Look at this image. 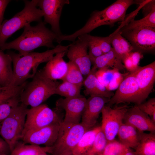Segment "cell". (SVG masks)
<instances>
[{
    "mask_svg": "<svg viewBox=\"0 0 155 155\" xmlns=\"http://www.w3.org/2000/svg\"><path fill=\"white\" fill-rule=\"evenodd\" d=\"M58 36L47 28L42 21L34 26L30 24L26 25L20 36L10 42L5 43L0 47V49L3 51L14 49L18 51L20 55L23 56L40 47L54 48L53 42L56 41Z\"/></svg>",
    "mask_w": 155,
    "mask_h": 155,
    "instance_id": "cell-1",
    "label": "cell"
},
{
    "mask_svg": "<svg viewBox=\"0 0 155 155\" xmlns=\"http://www.w3.org/2000/svg\"><path fill=\"white\" fill-rule=\"evenodd\" d=\"M69 46H63L60 44L51 50L41 53L32 52L23 56L8 51L7 53L11 57L13 63V78L8 86H20L28 79L32 78L40 64L48 62L58 52L68 51Z\"/></svg>",
    "mask_w": 155,
    "mask_h": 155,
    "instance_id": "cell-2",
    "label": "cell"
},
{
    "mask_svg": "<svg viewBox=\"0 0 155 155\" xmlns=\"http://www.w3.org/2000/svg\"><path fill=\"white\" fill-rule=\"evenodd\" d=\"M139 2L133 0H117L103 10L94 11L82 28L71 34L61 35L59 38V41L73 42L79 36L88 34L99 26L104 25L113 26L117 22H123L129 7Z\"/></svg>",
    "mask_w": 155,
    "mask_h": 155,
    "instance_id": "cell-3",
    "label": "cell"
},
{
    "mask_svg": "<svg viewBox=\"0 0 155 155\" xmlns=\"http://www.w3.org/2000/svg\"><path fill=\"white\" fill-rule=\"evenodd\" d=\"M32 80L28 82L20 95V102L28 106H38L55 94L60 83L45 76L40 70L37 71Z\"/></svg>",
    "mask_w": 155,
    "mask_h": 155,
    "instance_id": "cell-4",
    "label": "cell"
},
{
    "mask_svg": "<svg viewBox=\"0 0 155 155\" xmlns=\"http://www.w3.org/2000/svg\"><path fill=\"white\" fill-rule=\"evenodd\" d=\"M24 1L25 6L22 11L3 22L0 27V47L19 30L32 22L38 23L42 21L43 13L41 10L37 8L38 0Z\"/></svg>",
    "mask_w": 155,
    "mask_h": 155,
    "instance_id": "cell-5",
    "label": "cell"
},
{
    "mask_svg": "<svg viewBox=\"0 0 155 155\" xmlns=\"http://www.w3.org/2000/svg\"><path fill=\"white\" fill-rule=\"evenodd\" d=\"M90 129L81 123H71L62 121L58 136L50 153L53 155H70L84 134Z\"/></svg>",
    "mask_w": 155,
    "mask_h": 155,
    "instance_id": "cell-6",
    "label": "cell"
},
{
    "mask_svg": "<svg viewBox=\"0 0 155 155\" xmlns=\"http://www.w3.org/2000/svg\"><path fill=\"white\" fill-rule=\"evenodd\" d=\"M27 109L21 103L0 123V135L8 145L10 152L22 138Z\"/></svg>",
    "mask_w": 155,
    "mask_h": 155,
    "instance_id": "cell-7",
    "label": "cell"
},
{
    "mask_svg": "<svg viewBox=\"0 0 155 155\" xmlns=\"http://www.w3.org/2000/svg\"><path fill=\"white\" fill-rule=\"evenodd\" d=\"M26 117L22 137L27 131L61 122L56 112L45 104L28 108Z\"/></svg>",
    "mask_w": 155,
    "mask_h": 155,
    "instance_id": "cell-8",
    "label": "cell"
},
{
    "mask_svg": "<svg viewBox=\"0 0 155 155\" xmlns=\"http://www.w3.org/2000/svg\"><path fill=\"white\" fill-rule=\"evenodd\" d=\"M120 30L122 35L131 44L134 51L142 53L154 52L155 28L146 27L128 30Z\"/></svg>",
    "mask_w": 155,
    "mask_h": 155,
    "instance_id": "cell-9",
    "label": "cell"
},
{
    "mask_svg": "<svg viewBox=\"0 0 155 155\" xmlns=\"http://www.w3.org/2000/svg\"><path fill=\"white\" fill-rule=\"evenodd\" d=\"M128 109L126 105L117 106L113 108L105 105L103 107L101 112L100 127L108 142L115 139Z\"/></svg>",
    "mask_w": 155,
    "mask_h": 155,
    "instance_id": "cell-10",
    "label": "cell"
},
{
    "mask_svg": "<svg viewBox=\"0 0 155 155\" xmlns=\"http://www.w3.org/2000/svg\"><path fill=\"white\" fill-rule=\"evenodd\" d=\"M135 71L129 72L124 78L110 99L107 106L111 107L115 104L121 103H133L137 105L141 104Z\"/></svg>",
    "mask_w": 155,
    "mask_h": 155,
    "instance_id": "cell-11",
    "label": "cell"
},
{
    "mask_svg": "<svg viewBox=\"0 0 155 155\" xmlns=\"http://www.w3.org/2000/svg\"><path fill=\"white\" fill-rule=\"evenodd\" d=\"M69 3L68 0H38L37 7L43 13V22L50 24L51 30L58 36L62 35L59 22L63 8Z\"/></svg>",
    "mask_w": 155,
    "mask_h": 155,
    "instance_id": "cell-12",
    "label": "cell"
},
{
    "mask_svg": "<svg viewBox=\"0 0 155 155\" xmlns=\"http://www.w3.org/2000/svg\"><path fill=\"white\" fill-rule=\"evenodd\" d=\"M78 38L70 44L67 55L69 61L76 64L83 75L87 76L91 71L92 64L87 52L88 44L82 36Z\"/></svg>",
    "mask_w": 155,
    "mask_h": 155,
    "instance_id": "cell-13",
    "label": "cell"
},
{
    "mask_svg": "<svg viewBox=\"0 0 155 155\" xmlns=\"http://www.w3.org/2000/svg\"><path fill=\"white\" fill-rule=\"evenodd\" d=\"M61 122L27 131L24 134L21 140L25 144L52 146L57 138L60 125Z\"/></svg>",
    "mask_w": 155,
    "mask_h": 155,
    "instance_id": "cell-14",
    "label": "cell"
},
{
    "mask_svg": "<svg viewBox=\"0 0 155 155\" xmlns=\"http://www.w3.org/2000/svg\"><path fill=\"white\" fill-rule=\"evenodd\" d=\"M87 99L84 96L60 98L56 101V106L58 109H63L65 112L64 122L71 123H80Z\"/></svg>",
    "mask_w": 155,
    "mask_h": 155,
    "instance_id": "cell-15",
    "label": "cell"
},
{
    "mask_svg": "<svg viewBox=\"0 0 155 155\" xmlns=\"http://www.w3.org/2000/svg\"><path fill=\"white\" fill-rule=\"evenodd\" d=\"M139 90L141 103L152 92L155 81V61L143 67L139 66L135 71Z\"/></svg>",
    "mask_w": 155,
    "mask_h": 155,
    "instance_id": "cell-16",
    "label": "cell"
},
{
    "mask_svg": "<svg viewBox=\"0 0 155 155\" xmlns=\"http://www.w3.org/2000/svg\"><path fill=\"white\" fill-rule=\"evenodd\" d=\"M110 99L102 97L90 96L87 99L81 123L89 129H91L95 125L105 104Z\"/></svg>",
    "mask_w": 155,
    "mask_h": 155,
    "instance_id": "cell-17",
    "label": "cell"
},
{
    "mask_svg": "<svg viewBox=\"0 0 155 155\" xmlns=\"http://www.w3.org/2000/svg\"><path fill=\"white\" fill-rule=\"evenodd\" d=\"M123 123L134 127L138 131L155 133V123L147 114L141 111L137 105L128 108Z\"/></svg>",
    "mask_w": 155,
    "mask_h": 155,
    "instance_id": "cell-18",
    "label": "cell"
},
{
    "mask_svg": "<svg viewBox=\"0 0 155 155\" xmlns=\"http://www.w3.org/2000/svg\"><path fill=\"white\" fill-rule=\"evenodd\" d=\"M67 51L56 53L48 62L43 69L42 73L47 78L56 80H62L68 69V64L63 59Z\"/></svg>",
    "mask_w": 155,
    "mask_h": 155,
    "instance_id": "cell-19",
    "label": "cell"
},
{
    "mask_svg": "<svg viewBox=\"0 0 155 155\" xmlns=\"http://www.w3.org/2000/svg\"><path fill=\"white\" fill-rule=\"evenodd\" d=\"M97 70L95 69L91 68L90 73L84 80L83 85L85 88L84 93L90 96H100L110 99L114 93L108 90L99 82L95 76Z\"/></svg>",
    "mask_w": 155,
    "mask_h": 155,
    "instance_id": "cell-20",
    "label": "cell"
},
{
    "mask_svg": "<svg viewBox=\"0 0 155 155\" xmlns=\"http://www.w3.org/2000/svg\"><path fill=\"white\" fill-rule=\"evenodd\" d=\"M92 67L97 70L102 68L116 69L124 71L125 67L121 59L112 48L108 52L91 60Z\"/></svg>",
    "mask_w": 155,
    "mask_h": 155,
    "instance_id": "cell-21",
    "label": "cell"
},
{
    "mask_svg": "<svg viewBox=\"0 0 155 155\" xmlns=\"http://www.w3.org/2000/svg\"><path fill=\"white\" fill-rule=\"evenodd\" d=\"M117 135L119 142L128 148L135 149L138 144V131L131 125L123 123L118 130Z\"/></svg>",
    "mask_w": 155,
    "mask_h": 155,
    "instance_id": "cell-22",
    "label": "cell"
},
{
    "mask_svg": "<svg viewBox=\"0 0 155 155\" xmlns=\"http://www.w3.org/2000/svg\"><path fill=\"white\" fill-rule=\"evenodd\" d=\"M101 129L100 126H99L86 131L73 150L72 155H88L96 136Z\"/></svg>",
    "mask_w": 155,
    "mask_h": 155,
    "instance_id": "cell-23",
    "label": "cell"
},
{
    "mask_svg": "<svg viewBox=\"0 0 155 155\" xmlns=\"http://www.w3.org/2000/svg\"><path fill=\"white\" fill-rule=\"evenodd\" d=\"M109 36L112 48L122 61L129 53L134 51L131 44L122 35L120 30H116Z\"/></svg>",
    "mask_w": 155,
    "mask_h": 155,
    "instance_id": "cell-24",
    "label": "cell"
},
{
    "mask_svg": "<svg viewBox=\"0 0 155 155\" xmlns=\"http://www.w3.org/2000/svg\"><path fill=\"white\" fill-rule=\"evenodd\" d=\"M139 143L134 152L135 155H155V133L138 131Z\"/></svg>",
    "mask_w": 155,
    "mask_h": 155,
    "instance_id": "cell-25",
    "label": "cell"
},
{
    "mask_svg": "<svg viewBox=\"0 0 155 155\" xmlns=\"http://www.w3.org/2000/svg\"><path fill=\"white\" fill-rule=\"evenodd\" d=\"M11 58L8 54L5 53L0 49V86H9L13 78Z\"/></svg>",
    "mask_w": 155,
    "mask_h": 155,
    "instance_id": "cell-26",
    "label": "cell"
},
{
    "mask_svg": "<svg viewBox=\"0 0 155 155\" xmlns=\"http://www.w3.org/2000/svg\"><path fill=\"white\" fill-rule=\"evenodd\" d=\"M50 147L26 145L19 142L10 152V155H40L45 153H50Z\"/></svg>",
    "mask_w": 155,
    "mask_h": 155,
    "instance_id": "cell-27",
    "label": "cell"
},
{
    "mask_svg": "<svg viewBox=\"0 0 155 155\" xmlns=\"http://www.w3.org/2000/svg\"><path fill=\"white\" fill-rule=\"evenodd\" d=\"M146 27L155 28V5L153 6L150 12L143 18L138 20H132L116 30H128Z\"/></svg>",
    "mask_w": 155,
    "mask_h": 155,
    "instance_id": "cell-28",
    "label": "cell"
},
{
    "mask_svg": "<svg viewBox=\"0 0 155 155\" xmlns=\"http://www.w3.org/2000/svg\"><path fill=\"white\" fill-rule=\"evenodd\" d=\"M82 86L67 81H63L57 86L55 94L71 98L78 97L81 95L80 91Z\"/></svg>",
    "mask_w": 155,
    "mask_h": 155,
    "instance_id": "cell-29",
    "label": "cell"
},
{
    "mask_svg": "<svg viewBox=\"0 0 155 155\" xmlns=\"http://www.w3.org/2000/svg\"><path fill=\"white\" fill-rule=\"evenodd\" d=\"M68 69L66 73L62 80L82 86L84 79L83 75L78 66L69 61L67 63Z\"/></svg>",
    "mask_w": 155,
    "mask_h": 155,
    "instance_id": "cell-30",
    "label": "cell"
},
{
    "mask_svg": "<svg viewBox=\"0 0 155 155\" xmlns=\"http://www.w3.org/2000/svg\"><path fill=\"white\" fill-rule=\"evenodd\" d=\"M129 149L119 141L114 140L108 142L103 150L100 153L88 155H123Z\"/></svg>",
    "mask_w": 155,
    "mask_h": 155,
    "instance_id": "cell-31",
    "label": "cell"
},
{
    "mask_svg": "<svg viewBox=\"0 0 155 155\" xmlns=\"http://www.w3.org/2000/svg\"><path fill=\"white\" fill-rule=\"evenodd\" d=\"M20 102L19 95L12 97L0 104V123L11 114Z\"/></svg>",
    "mask_w": 155,
    "mask_h": 155,
    "instance_id": "cell-32",
    "label": "cell"
},
{
    "mask_svg": "<svg viewBox=\"0 0 155 155\" xmlns=\"http://www.w3.org/2000/svg\"><path fill=\"white\" fill-rule=\"evenodd\" d=\"M28 82L16 86H7L0 88V104L8 99L16 96L20 95Z\"/></svg>",
    "mask_w": 155,
    "mask_h": 155,
    "instance_id": "cell-33",
    "label": "cell"
},
{
    "mask_svg": "<svg viewBox=\"0 0 155 155\" xmlns=\"http://www.w3.org/2000/svg\"><path fill=\"white\" fill-rule=\"evenodd\" d=\"M82 36L87 42L89 49L88 54L91 61L103 54L95 36L91 35L88 34H85Z\"/></svg>",
    "mask_w": 155,
    "mask_h": 155,
    "instance_id": "cell-34",
    "label": "cell"
},
{
    "mask_svg": "<svg viewBox=\"0 0 155 155\" xmlns=\"http://www.w3.org/2000/svg\"><path fill=\"white\" fill-rule=\"evenodd\" d=\"M118 71L119 70L116 69H99L96 71L95 76L99 82L106 88L112 82Z\"/></svg>",
    "mask_w": 155,
    "mask_h": 155,
    "instance_id": "cell-35",
    "label": "cell"
},
{
    "mask_svg": "<svg viewBox=\"0 0 155 155\" xmlns=\"http://www.w3.org/2000/svg\"><path fill=\"white\" fill-rule=\"evenodd\" d=\"M108 142L104 134L101 129L97 134L88 155H96L100 153L103 150Z\"/></svg>",
    "mask_w": 155,
    "mask_h": 155,
    "instance_id": "cell-36",
    "label": "cell"
},
{
    "mask_svg": "<svg viewBox=\"0 0 155 155\" xmlns=\"http://www.w3.org/2000/svg\"><path fill=\"white\" fill-rule=\"evenodd\" d=\"M140 109L148 115L155 123V98L149 99L144 103L137 105Z\"/></svg>",
    "mask_w": 155,
    "mask_h": 155,
    "instance_id": "cell-37",
    "label": "cell"
},
{
    "mask_svg": "<svg viewBox=\"0 0 155 155\" xmlns=\"http://www.w3.org/2000/svg\"><path fill=\"white\" fill-rule=\"evenodd\" d=\"M129 72L121 73L118 71L116 72L112 82L106 87V88L109 91H112L117 89L125 76Z\"/></svg>",
    "mask_w": 155,
    "mask_h": 155,
    "instance_id": "cell-38",
    "label": "cell"
},
{
    "mask_svg": "<svg viewBox=\"0 0 155 155\" xmlns=\"http://www.w3.org/2000/svg\"><path fill=\"white\" fill-rule=\"evenodd\" d=\"M95 37L103 54L108 52L111 50L112 47H111L110 39L109 36L106 37L97 36Z\"/></svg>",
    "mask_w": 155,
    "mask_h": 155,
    "instance_id": "cell-39",
    "label": "cell"
},
{
    "mask_svg": "<svg viewBox=\"0 0 155 155\" xmlns=\"http://www.w3.org/2000/svg\"><path fill=\"white\" fill-rule=\"evenodd\" d=\"M129 53L123 59L122 61L125 68L129 72H131L135 71L137 69L133 65Z\"/></svg>",
    "mask_w": 155,
    "mask_h": 155,
    "instance_id": "cell-40",
    "label": "cell"
},
{
    "mask_svg": "<svg viewBox=\"0 0 155 155\" xmlns=\"http://www.w3.org/2000/svg\"><path fill=\"white\" fill-rule=\"evenodd\" d=\"M129 55L133 65L137 69L139 66L140 61L143 57L142 53L137 51H133L130 53Z\"/></svg>",
    "mask_w": 155,
    "mask_h": 155,
    "instance_id": "cell-41",
    "label": "cell"
},
{
    "mask_svg": "<svg viewBox=\"0 0 155 155\" xmlns=\"http://www.w3.org/2000/svg\"><path fill=\"white\" fill-rule=\"evenodd\" d=\"M10 1L9 0H0V27L3 22L5 9Z\"/></svg>",
    "mask_w": 155,
    "mask_h": 155,
    "instance_id": "cell-42",
    "label": "cell"
},
{
    "mask_svg": "<svg viewBox=\"0 0 155 155\" xmlns=\"http://www.w3.org/2000/svg\"><path fill=\"white\" fill-rule=\"evenodd\" d=\"M10 151L9 146L6 142L0 137V153H4L7 155Z\"/></svg>",
    "mask_w": 155,
    "mask_h": 155,
    "instance_id": "cell-43",
    "label": "cell"
},
{
    "mask_svg": "<svg viewBox=\"0 0 155 155\" xmlns=\"http://www.w3.org/2000/svg\"><path fill=\"white\" fill-rule=\"evenodd\" d=\"M123 155H135L134 151L129 149Z\"/></svg>",
    "mask_w": 155,
    "mask_h": 155,
    "instance_id": "cell-44",
    "label": "cell"
},
{
    "mask_svg": "<svg viewBox=\"0 0 155 155\" xmlns=\"http://www.w3.org/2000/svg\"><path fill=\"white\" fill-rule=\"evenodd\" d=\"M47 153H45L42 154H40V155H48L47 154Z\"/></svg>",
    "mask_w": 155,
    "mask_h": 155,
    "instance_id": "cell-45",
    "label": "cell"
},
{
    "mask_svg": "<svg viewBox=\"0 0 155 155\" xmlns=\"http://www.w3.org/2000/svg\"><path fill=\"white\" fill-rule=\"evenodd\" d=\"M0 155H7L4 153H0Z\"/></svg>",
    "mask_w": 155,
    "mask_h": 155,
    "instance_id": "cell-46",
    "label": "cell"
},
{
    "mask_svg": "<svg viewBox=\"0 0 155 155\" xmlns=\"http://www.w3.org/2000/svg\"><path fill=\"white\" fill-rule=\"evenodd\" d=\"M1 87H1L0 86V88H1Z\"/></svg>",
    "mask_w": 155,
    "mask_h": 155,
    "instance_id": "cell-47",
    "label": "cell"
},
{
    "mask_svg": "<svg viewBox=\"0 0 155 155\" xmlns=\"http://www.w3.org/2000/svg\"><path fill=\"white\" fill-rule=\"evenodd\" d=\"M72 155V154L71 155Z\"/></svg>",
    "mask_w": 155,
    "mask_h": 155,
    "instance_id": "cell-48",
    "label": "cell"
}]
</instances>
